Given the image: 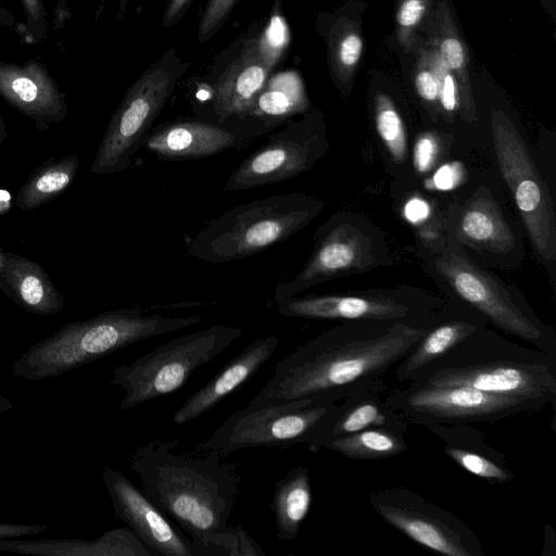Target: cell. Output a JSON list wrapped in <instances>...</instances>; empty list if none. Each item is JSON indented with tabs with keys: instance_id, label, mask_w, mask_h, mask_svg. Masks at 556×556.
<instances>
[{
	"instance_id": "6da1fadb",
	"label": "cell",
	"mask_w": 556,
	"mask_h": 556,
	"mask_svg": "<svg viewBox=\"0 0 556 556\" xmlns=\"http://www.w3.org/2000/svg\"><path fill=\"white\" fill-rule=\"evenodd\" d=\"M433 325L345 320L280 359L248 406L315 397L339 402L384 380Z\"/></svg>"
},
{
	"instance_id": "7a4b0ae2",
	"label": "cell",
	"mask_w": 556,
	"mask_h": 556,
	"mask_svg": "<svg viewBox=\"0 0 556 556\" xmlns=\"http://www.w3.org/2000/svg\"><path fill=\"white\" fill-rule=\"evenodd\" d=\"M176 440H153L139 446L128 466L147 496L190 536L193 545L223 529L239 494L240 477L219 456L175 453ZM193 548V547H192Z\"/></svg>"
},
{
	"instance_id": "3957f363",
	"label": "cell",
	"mask_w": 556,
	"mask_h": 556,
	"mask_svg": "<svg viewBox=\"0 0 556 556\" xmlns=\"http://www.w3.org/2000/svg\"><path fill=\"white\" fill-rule=\"evenodd\" d=\"M412 387H470L534 401H556V356L509 341L484 327L433 361L406 383Z\"/></svg>"
},
{
	"instance_id": "277c9868",
	"label": "cell",
	"mask_w": 556,
	"mask_h": 556,
	"mask_svg": "<svg viewBox=\"0 0 556 556\" xmlns=\"http://www.w3.org/2000/svg\"><path fill=\"white\" fill-rule=\"evenodd\" d=\"M152 311L123 308L65 324L23 352L13 362L11 374L29 381L56 377L130 344L203 320L200 315L176 317Z\"/></svg>"
},
{
	"instance_id": "5b68a950",
	"label": "cell",
	"mask_w": 556,
	"mask_h": 556,
	"mask_svg": "<svg viewBox=\"0 0 556 556\" xmlns=\"http://www.w3.org/2000/svg\"><path fill=\"white\" fill-rule=\"evenodd\" d=\"M324 205L318 198L291 192L233 206L186 237L187 253L211 264L250 257L303 229Z\"/></svg>"
},
{
	"instance_id": "8992f818",
	"label": "cell",
	"mask_w": 556,
	"mask_h": 556,
	"mask_svg": "<svg viewBox=\"0 0 556 556\" xmlns=\"http://www.w3.org/2000/svg\"><path fill=\"white\" fill-rule=\"evenodd\" d=\"M431 264L450 291L497 329L556 356L555 330L491 274L475 264L452 238H432Z\"/></svg>"
},
{
	"instance_id": "52a82bcc",
	"label": "cell",
	"mask_w": 556,
	"mask_h": 556,
	"mask_svg": "<svg viewBox=\"0 0 556 556\" xmlns=\"http://www.w3.org/2000/svg\"><path fill=\"white\" fill-rule=\"evenodd\" d=\"M242 334L238 327L214 325L175 338L130 364L115 367L111 384L125 392L119 407L129 410L179 390L195 369L213 361Z\"/></svg>"
},
{
	"instance_id": "ba28073f",
	"label": "cell",
	"mask_w": 556,
	"mask_h": 556,
	"mask_svg": "<svg viewBox=\"0 0 556 556\" xmlns=\"http://www.w3.org/2000/svg\"><path fill=\"white\" fill-rule=\"evenodd\" d=\"M337 404L315 397L247 406L229 415L195 452L222 457L248 447L307 445Z\"/></svg>"
},
{
	"instance_id": "9c48e42d",
	"label": "cell",
	"mask_w": 556,
	"mask_h": 556,
	"mask_svg": "<svg viewBox=\"0 0 556 556\" xmlns=\"http://www.w3.org/2000/svg\"><path fill=\"white\" fill-rule=\"evenodd\" d=\"M184 68L167 51L131 85L103 134L91 173L114 174L130 166Z\"/></svg>"
},
{
	"instance_id": "30bf717a",
	"label": "cell",
	"mask_w": 556,
	"mask_h": 556,
	"mask_svg": "<svg viewBox=\"0 0 556 556\" xmlns=\"http://www.w3.org/2000/svg\"><path fill=\"white\" fill-rule=\"evenodd\" d=\"M491 129L500 172L531 243L544 263H554L556 218L548 188L513 122L502 112L494 111Z\"/></svg>"
},
{
	"instance_id": "8fae6325",
	"label": "cell",
	"mask_w": 556,
	"mask_h": 556,
	"mask_svg": "<svg viewBox=\"0 0 556 556\" xmlns=\"http://www.w3.org/2000/svg\"><path fill=\"white\" fill-rule=\"evenodd\" d=\"M387 256L382 241L365 223L337 213L317 229L312 253L300 271L276 286L274 302L339 277L366 273L382 265Z\"/></svg>"
},
{
	"instance_id": "7c38bea8",
	"label": "cell",
	"mask_w": 556,
	"mask_h": 556,
	"mask_svg": "<svg viewBox=\"0 0 556 556\" xmlns=\"http://www.w3.org/2000/svg\"><path fill=\"white\" fill-rule=\"evenodd\" d=\"M387 402L409 424L460 425L496 422L544 406L516 396L494 394L470 387H412L391 389Z\"/></svg>"
},
{
	"instance_id": "4fadbf2b",
	"label": "cell",
	"mask_w": 556,
	"mask_h": 556,
	"mask_svg": "<svg viewBox=\"0 0 556 556\" xmlns=\"http://www.w3.org/2000/svg\"><path fill=\"white\" fill-rule=\"evenodd\" d=\"M372 510L389 526L443 556H483L480 538L451 511L404 486H388L369 496Z\"/></svg>"
},
{
	"instance_id": "5bb4252c",
	"label": "cell",
	"mask_w": 556,
	"mask_h": 556,
	"mask_svg": "<svg viewBox=\"0 0 556 556\" xmlns=\"http://www.w3.org/2000/svg\"><path fill=\"white\" fill-rule=\"evenodd\" d=\"M286 317L325 320H390L417 326L435 324L450 309L437 299L407 291L295 295L275 301Z\"/></svg>"
},
{
	"instance_id": "9a60e30c",
	"label": "cell",
	"mask_w": 556,
	"mask_h": 556,
	"mask_svg": "<svg viewBox=\"0 0 556 556\" xmlns=\"http://www.w3.org/2000/svg\"><path fill=\"white\" fill-rule=\"evenodd\" d=\"M327 149L326 134L317 119L306 117L289 124L245 157L223 190H248L288 180L309 170Z\"/></svg>"
},
{
	"instance_id": "2e32d148",
	"label": "cell",
	"mask_w": 556,
	"mask_h": 556,
	"mask_svg": "<svg viewBox=\"0 0 556 556\" xmlns=\"http://www.w3.org/2000/svg\"><path fill=\"white\" fill-rule=\"evenodd\" d=\"M102 479L115 515L154 555L194 556L191 541L124 473L106 467Z\"/></svg>"
},
{
	"instance_id": "e0dca14e",
	"label": "cell",
	"mask_w": 556,
	"mask_h": 556,
	"mask_svg": "<svg viewBox=\"0 0 556 556\" xmlns=\"http://www.w3.org/2000/svg\"><path fill=\"white\" fill-rule=\"evenodd\" d=\"M0 97L37 125L59 123L67 115L63 92L36 59L23 64L0 61Z\"/></svg>"
},
{
	"instance_id": "ac0fdd59",
	"label": "cell",
	"mask_w": 556,
	"mask_h": 556,
	"mask_svg": "<svg viewBox=\"0 0 556 556\" xmlns=\"http://www.w3.org/2000/svg\"><path fill=\"white\" fill-rule=\"evenodd\" d=\"M388 391L384 379L338 402L334 410L307 444L309 451L317 452L336 438L365 429L394 428L407 431L410 424L389 405Z\"/></svg>"
},
{
	"instance_id": "d6986e66",
	"label": "cell",
	"mask_w": 556,
	"mask_h": 556,
	"mask_svg": "<svg viewBox=\"0 0 556 556\" xmlns=\"http://www.w3.org/2000/svg\"><path fill=\"white\" fill-rule=\"evenodd\" d=\"M247 141L240 134L216 124L179 121L154 129L143 146L159 159L197 160L241 147Z\"/></svg>"
},
{
	"instance_id": "ffe728a7",
	"label": "cell",
	"mask_w": 556,
	"mask_h": 556,
	"mask_svg": "<svg viewBox=\"0 0 556 556\" xmlns=\"http://www.w3.org/2000/svg\"><path fill=\"white\" fill-rule=\"evenodd\" d=\"M278 345L279 338L276 336L262 337L251 342L175 412L174 422L184 425L212 409L248 382L273 356Z\"/></svg>"
},
{
	"instance_id": "44dd1931",
	"label": "cell",
	"mask_w": 556,
	"mask_h": 556,
	"mask_svg": "<svg viewBox=\"0 0 556 556\" xmlns=\"http://www.w3.org/2000/svg\"><path fill=\"white\" fill-rule=\"evenodd\" d=\"M443 443L444 454L458 467L490 484L515 479L506 457L488 441L485 433L470 424L426 427Z\"/></svg>"
},
{
	"instance_id": "7402d4cb",
	"label": "cell",
	"mask_w": 556,
	"mask_h": 556,
	"mask_svg": "<svg viewBox=\"0 0 556 556\" xmlns=\"http://www.w3.org/2000/svg\"><path fill=\"white\" fill-rule=\"evenodd\" d=\"M270 70L256 51L255 39L248 40L213 88L212 108L216 118H247L254 100L269 78Z\"/></svg>"
},
{
	"instance_id": "603a6c76",
	"label": "cell",
	"mask_w": 556,
	"mask_h": 556,
	"mask_svg": "<svg viewBox=\"0 0 556 556\" xmlns=\"http://www.w3.org/2000/svg\"><path fill=\"white\" fill-rule=\"evenodd\" d=\"M452 237L476 250L505 255L516 247V237L501 207L486 188L477 190L459 208Z\"/></svg>"
},
{
	"instance_id": "cb8c5ba5",
	"label": "cell",
	"mask_w": 556,
	"mask_h": 556,
	"mask_svg": "<svg viewBox=\"0 0 556 556\" xmlns=\"http://www.w3.org/2000/svg\"><path fill=\"white\" fill-rule=\"evenodd\" d=\"M0 551L40 556H152L129 528L105 531L94 540H0Z\"/></svg>"
},
{
	"instance_id": "d4e9b609",
	"label": "cell",
	"mask_w": 556,
	"mask_h": 556,
	"mask_svg": "<svg viewBox=\"0 0 556 556\" xmlns=\"http://www.w3.org/2000/svg\"><path fill=\"white\" fill-rule=\"evenodd\" d=\"M486 319L478 312L450 309L397 363L394 369L396 381L408 383L419 370L444 356L477 330L486 327Z\"/></svg>"
},
{
	"instance_id": "484cf974",
	"label": "cell",
	"mask_w": 556,
	"mask_h": 556,
	"mask_svg": "<svg viewBox=\"0 0 556 556\" xmlns=\"http://www.w3.org/2000/svg\"><path fill=\"white\" fill-rule=\"evenodd\" d=\"M0 275L1 290L23 309L38 315H53L64 306V298L47 271L36 262L5 252Z\"/></svg>"
},
{
	"instance_id": "4316f807",
	"label": "cell",
	"mask_w": 556,
	"mask_h": 556,
	"mask_svg": "<svg viewBox=\"0 0 556 556\" xmlns=\"http://www.w3.org/2000/svg\"><path fill=\"white\" fill-rule=\"evenodd\" d=\"M312 504L307 467L295 466L275 484L270 508L280 541H294Z\"/></svg>"
},
{
	"instance_id": "83f0119b",
	"label": "cell",
	"mask_w": 556,
	"mask_h": 556,
	"mask_svg": "<svg viewBox=\"0 0 556 556\" xmlns=\"http://www.w3.org/2000/svg\"><path fill=\"white\" fill-rule=\"evenodd\" d=\"M308 99L298 72L288 70L269 76L247 116L274 126L305 112Z\"/></svg>"
},
{
	"instance_id": "f1b7e54d",
	"label": "cell",
	"mask_w": 556,
	"mask_h": 556,
	"mask_svg": "<svg viewBox=\"0 0 556 556\" xmlns=\"http://www.w3.org/2000/svg\"><path fill=\"white\" fill-rule=\"evenodd\" d=\"M78 159L68 155L38 167L21 187L15 204L24 212L37 208L59 197L75 179Z\"/></svg>"
},
{
	"instance_id": "f546056e",
	"label": "cell",
	"mask_w": 556,
	"mask_h": 556,
	"mask_svg": "<svg viewBox=\"0 0 556 556\" xmlns=\"http://www.w3.org/2000/svg\"><path fill=\"white\" fill-rule=\"evenodd\" d=\"M405 430L370 428L336 438L324 447L356 460H379L394 457L408 450Z\"/></svg>"
},
{
	"instance_id": "4dcf8cb0",
	"label": "cell",
	"mask_w": 556,
	"mask_h": 556,
	"mask_svg": "<svg viewBox=\"0 0 556 556\" xmlns=\"http://www.w3.org/2000/svg\"><path fill=\"white\" fill-rule=\"evenodd\" d=\"M192 547L194 556H265L241 525L208 532Z\"/></svg>"
},
{
	"instance_id": "1f68e13d",
	"label": "cell",
	"mask_w": 556,
	"mask_h": 556,
	"mask_svg": "<svg viewBox=\"0 0 556 556\" xmlns=\"http://www.w3.org/2000/svg\"><path fill=\"white\" fill-rule=\"evenodd\" d=\"M376 128L391 157L402 163L407 154L405 127L393 103L384 94L376 99Z\"/></svg>"
},
{
	"instance_id": "d6a6232c",
	"label": "cell",
	"mask_w": 556,
	"mask_h": 556,
	"mask_svg": "<svg viewBox=\"0 0 556 556\" xmlns=\"http://www.w3.org/2000/svg\"><path fill=\"white\" fill-rule=\"evenodd\" d=\"M290 41V28L279 10L275 9L262 34L255 38L257 54L270 71L279 63Z\"/></svg>"
},
{
	"instance_id": "836d02e7",
	"label": "cell",
	"mask_w": 556,
	"mask_h": 556,
	"mask_svg": "<svg viewBox=\"0 0 556 556\" xmlns=\"http://www.w3.org/2000/svg\"><path fill=\"white\" fill-rule=\"evenodd\" d=\"M24 23L18 28L23 40L28 45H38L47 38L48 21L42 0H20Z\"/></svg>"
},
{
	"instance_id": "e575fe53",
	"label": "cell",
	"mask_w": 556,
	"mask_h": 556,
	"mask_svg": "<svg viewBox=\"0 0 556 556\" xmlns=\"http://www.w3.org/2000/svg\"><path fill=\"white\" fill-rule=\"evenodd\" d=\"M237 0H208L199 25V41L208 40L223 25Z\"/></svg>"
},
{
	"instance_id": "d590c367",
	"label": "cell",
	"mask_w": 556,
	"mask_h": 556,
	"mask_svg": "<svg viewBox=\"0 0 556 556\" xmlns=\"http://www.w3.org/2000/svg\"><path fill=\"white\" fill-rule=\"evenodd\" d=\"M439 155V141L432 134L420 135L414 146L413 162L415 169L421 174L429 172Z\"/></svg>"
},
{
	"instance_id": "8d00e7d4",
	"label": "cell",
	"mask_w": 556,
	"mask_h": 556,
	"mask_svg": "<svg viewBox=\"0 0 556 556\" xmlns=\"http://www.w3.org/2000/svg\"><path fill=\"white\" fill-rule=\"evenodd\" d=\"M438 83V100L447 113H453L459 105L458 91L454 77L447 68L434 74Z\"/></svg>"
},
{
	"instance_id": "74e56055",
	"label": "cell",
	"mask_w": 556,
	"mask_h": 556,
	"mask_svg": "<svg viewBox=\"0 0 556 556\" xmlns=\"http://www.w3.org/2000/svg\"><path fill=\"white\" fill-rule=\"evenodd\" d=\"M363 41L357 34L345 35L336 48V60L343 68L354 66L362 54Z\"/></svg>"
},
{
	"instance_id": "f35d334b",
	"label": "cell",
	"mask_w": 556,
	"mask_h": 556,
	"mask_svg": "<svg viewBox=\"0 0 556 556\" xmlns=\"http://www.w3.org/2000/svg\"><path fill=\"white\" fill-rule=\"evenodd\" d=\"M440 61L450 71H458L465 63L462 42L455 37H446L440 45Z\"/></svg>"
},
{
	"instance_id": "ab89813d",
	"label": "cell",
	"mask_w": 556,
	"mask_h": 556,
	"mask_svg": "<svg viewBox=\"0 0 556 556\" xmlns=\"http://www.w3.org/2000/svg\"><path fill=\"white\" fill-rule=\"evenodd\" d=\"M427 11L426 0H403L399 7L396 21L402 27L417 25Z\"/></svg>"
},
{
	"instance_id": "60d3db41",
	"label": "cell",
	"mask_w": 556,
	"mask_h": 556,
	"mask_svg": "<svg viewBox=\"0 0 556 556\" xmlns=\"http://www.w3.org/2000/svg\"><path fill=\"white\" fill-rule=\"evenodd\" d=\"M47 529L48 526L42 523L26 525L0 522V540L36 535L45 532Z\"/></svg>"
},
{
	"instance_id": "b9f144b4",
	"label": "cell",
	"mask_w": 556,
	"mask_h": 556,
	"mask_svg": "<svg viewBox=\"0 0 556 556\" xmlns=\"http://www.w3.org/2000/svg\"><path fill=\"white\" fill-rule=\"evenodd\" d=\"M458 163L446 164L439 168L432 178L433 187L440 190H450L456 187L462 178Z\"/></svg>"
},
{
	"instance_id": "7bdbcfd3",
	"label": "cell",
	"mask_w": 556,
	"mask_h": 556,
	"mask_svg": "<svg viewBox=\"0 0 556 556\" xmlns=\"http://www.w3.org/2000/svg\"><path fill=\"white\" fill-rule=\"evenodd\" d=\"M418 94L428 102L438 100V83L434 74L429 71H420L415 78Z\"/></svg>"
},
{
	"instance_id": "ee69618b",
	"label": "cell",
	"mask_w": 556,
	"mask_h": 556,
	"mask_svg": "<svg viewBox=\"0 0 556 556\" xmlns=\"http://www.w3.org/2000/svg\"><path fill=\"white\" fill-rule=\"evenodd\" d=\"M404 213H405L406 218L410 223L417 224V223L424 222L425 219L428 218V216L430 214V207H429V204L425 200H422L418 197H415V198H412L406 203Z\"/></svg>"
},
{
	"instance_id": "f6af8a7d",
	"label": "cell",
	"mask_w": 556,
	"mask_h": 556,
	"mask_svg": "<svg viewBox=\"0 0 556 556\" xmlns=\"http://www.w3.org/2000/svg\"><path fill=\"white\" fill-rule=\"evenodd\" d=\"M72 0H56L53 11L52 25L54 29H61L72 18L73 12L71 9Z\"/></svg>"
},
{
	"instance_id": "bcb514c9",
	"label": "cell",
	"mask_w": 556,
	"mask_h": 556,
	"mask_svg": "<svg viewBox=\"0 0 556 556\" xmlns=\"http://www.w3.org/2000/svg\"><path fill=\"white\" fill-rule=\"evenodd\" d=\"M191 0H169L164 14L163 26L168 27L176 23Z\"/></svg>"
},
{
	"instance_id": "7dc6e473",
	"label": "cell",
	"mask_w": 556,
	"mask_h": 556,
	"mask_svg": "<svg viewBox=\"0 0 556 556\" xmlns=\"http://www.w3.org/2000/svg\"><path fill=\"white\" fill-rule=\"evenodd\" d=\"M16 25V20L11 10L0 3V26L12 28Z\"/></svg>"
},
{
	"instance_id": "c3c4849f",
	"label": "cell",
	"mask_w": 556,
	"mask_h": 556,
	"mask_svg": "<svg viewBox=\"0 0 556 556\" xmlns=\"http://www.w3.org/2000/svg\"><path fill=\"white\" fill-rule=\"evenodd\" d=\"M13 408L14 405L12 404V402L8 397L0 394V413H5Z\"/></svg>"
},
{
	"instance_id": "681fc988",
	"label": "cell",
	"mask_w": 556,
	"mask_h": 556,
	"mask_svg": "<svg viewBox=\"0 0 556 556\" xmlns=\"http://www.w3.org/2000/svg\"><path fill=\"white\" fill-rule=\"evenodd\" d=\"M7 254L2 248H0V275L3 273L5 268Z\"/></svg>"
},
{
	"instance_id": "f907efd6",
	"label": "cell",
	"mask_w": 556,
	"mask_h": 556,
	"mask_svg": "<svg viewBox=\"0 0 556 556\" xmlns=\"http://www.w3.org/2000/svg\"><path fill=\"white\" fill-rule=\"evenodd\" d=\"M126 2H127V0H119V8L121 9L126 8Z\"/></svg>"
}]
</instances>
